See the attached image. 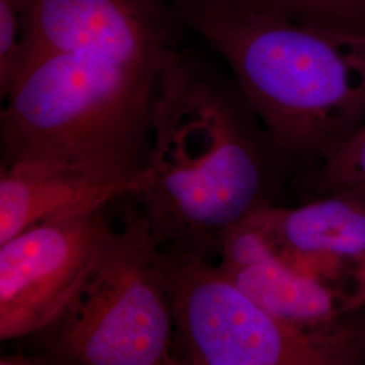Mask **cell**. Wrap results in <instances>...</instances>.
I'll return each mask as SVG.
<instances>
[{
  "instance_id": "9c48e42d",
  "label": "cell",
  "mask_w": 365,
  "mask_h": 365,
  "mask_svg": "<svg viewBox=\"0 0 365 365\" xmlns=\"http://www.w3.org/2000/svg\"><path fill=\"white\" fill-rule=\"evenodd\" d=\"M133 196L126 185L52 160L0 167V245L60 214Z\"/></svg>"
},
{
  "instance_id": "30bf717a",
  "label": "cell",
  "mask_w": 365,
  "mask_h": 365,
  "mask_svg": "<svg viewBox=\"0 0 365 365\" xmlns=\"http://www.w3.org/2000/svg\"><path fill=\"white\" fill-rule=\"evenodd\" d=\"M226 7L365 34V0H214Z\"/></svg>"
},
{
  "instance_id": "5b68a950",
  "label": "cell",
  "mask_w": 365,
  "mask_h": 365,
  "mask_svg": "<svg viewBox=\"0 0 365 365\" xmlns=\"http://www.w3.org/2000/svg\"><path fill=\"white\" fill-rule=\"evenodd\" d=\"M178 365H357L365 363L361 312L324 331L276 319L212 260L161 249Z\"/></svg>"
},
{
  "instance_id": "ba28073f",
  "label": "cell",
  "mask_w": 365,
  "mask_h": 365,
  "mask_svg": "<svg viewBox=\"0 0 365 365\" xmlns=\"http://www.w3.org/2000/svg\"><path fill=\"white\" fill-rule=\"evenodd\" d=\"M218 265L267 313L302 331L333 329L360 312L352 295L283 260L249 220L226 237Z\"/></svg>"
},
{
  "instance_id": "277c9868",
  "label": "cell",
  "mask_w": 365,
  "mask_h": 365,
  "mask_svg": "<svg viewBox=\"0 0 365 365\" xmlns=\"http://www.w3.org/2000/svg\"><path fill=\"white\" fill-rule=\"evenodd\" d=\"M15 359L39 365H178L161 249L140 210L106 242L61 312Z\"/></svg>"
},
{
  "instance_id": "7a4b0ae2",
  "label": "cell",
  "mask_w": 365,
  "mask_h": 365,
  "mask_svg": "<svg viewBox=\"0 0 365 365\" xmlns=\"http://www.w3.org/2000/svg\"><path fill=\"white\" fill-rule=\"evenodd\" d=\"M289 175L233 78L173 53L157 95L149 164L131 196L157 247L220 257L237 226L276 206Z\"/></svg>"
},
{
  "instance_id": "8992f818",
  "label": "cell",
  "mask_w": 365,
  "mask_h": 365,
  "mask_svg": "<svg viewBox=\"0 0 365 365\" xmlns=\"http://www.w3.org/2000/svg\"><path fill=\"white\" fill-rule=\"evenodd\" d=\"M60 214L0 245V339L21 341L51 322L114 233L106 207Z\"/></svg>"
},
{
  "instance_id": "4fadbf2b",
  "label": "cell",
  "mask_w": 365,
  "mask_h": 365,
  "mask_svg": "<svg viewBox=\"0 0 365 365\" xmlns=\"http://www.w3.org/2000/svg\"><path fill=\"white\" fill-rule=\"evenodd\" d=\"M361 314H363V318H364V322H365V299H364V303H363V306H361Z\"/></svg>"
},
{
  "instance_id": "52a82bcc",
  "label": "cell",
  "mask_w": 365,
  "mask_h": 365,
  "mask_svg": "<svg viewBox=\"0 0 365 365\" xmlns=\"http://www.w3.org/2000/svg\"><path fill=\"white\" fill-rule=\"evenodd\" d=\"M291 267L365 299V200L345 192L298 207L271 206L249 218Z\"/></svg>"
},
{
  "instance_id": "8fae6325",
  "label": "cell",
  "mask_w": 365,
  "mask_h": 365,
  "mask_svg": "<svg viewBox=\"0 0 365 365\" xmlns=\"http://www.w3.org/2000/svg\"><path fill=\"white\" fill-rule=\"evenodd\" d=\"M314 176L318 196L345 192L365 200V122Z\"/></svg>"
},
{
  "instance_id": "3957f363",
  "label": "cell",
  "mask_w": 365,
  "mask_h": 365,
  "mask_svg": "<svg viewBox=\"0 0 365 365\" xmlns=\"http://www.w3.org/2000/svg\"><path fill=\"white\" fill-rule=\"evenodd\" d=\"M229 68L291 172L318 170L365 122V34L170 0Z\"/></svg>"
},
{
  "instance_id": "6da1fadb",
  "label": "cell",
  "mask_w": 365,
  "mask_h": 365,
  "mask_svg": "<svg viewBox=\"0 0 365 365\" xmlns=\"http://www.w3.org/2000/svg\"><path fill=\"white\" fill-rule=\"evenodd\" d=\"M179 49L178 26L140 0H29L0 165L52 160L135 195L163 72Z\"/></svg>"
},
{
  "instance_id": "7c38bea8",
  "label": "cell",
  "mask_w": 365,
  "mask_h": 365,
  "mask_svg": "<svg viewBox=\"0 0 365 365\" xmlns=\"http://www.w3.org/2000/svg\"><path fill=\"white\" fill-rule=\"evenodd\" d=\"M24 38L21 0H0V93L4 98L16 75Z\"/></svg>"
}]
</instances>
